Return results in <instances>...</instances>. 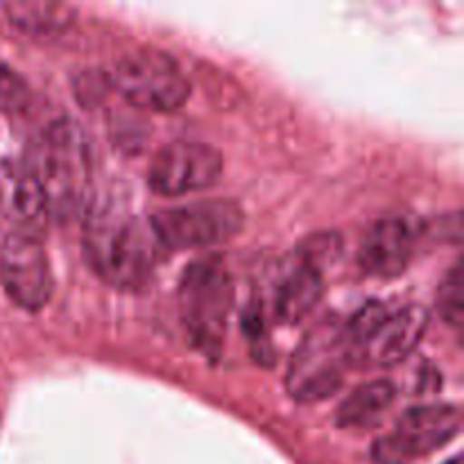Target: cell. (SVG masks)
I'll use <instances>...</instances> for the list:
<instances>
[{
	"mask_svg": "<svg viewBox=\"0 0 464 464\" xmlns=\"http://www.w3.org/2000/svg\"><path fill=\"white\" fill-rule=\"evenodd\" d=\"M0 284L7 297L27 313H39L53 297L48 254L34 231H12L0 247Z\"/></svg>",
	"mask_w": 464,
	"mask_h": 464,
	"instance_id": "52a82bcc",
	"label": "cell"
},
{
	"mask_svg": "<svg viewBox=\"0 0 464 464\" xmlns=\"http://www.w3.org/2000/svg\"><path fill=\"white\" fill-rule=\"evenodd\" d=\"M225 168V159L218 148L195 140H175L163 145L150 163L148 184L163 198L204 190L216 184Z\"/></svg>",
	"mask_w": 464,
	"mask_h": 464,
	"instance_id": "9c48e42d",
	"label": "cell"
},
{
	"mask_svg": "<svg viewBox=\"0 0 464 464\" xmlns=\"http://www.w3.org/2000/svg\"><path fill=\"white\" fill-rule=\"evenodd\" d=\"M438 311L456 331L462 329L464 320V272L458 261L444 276L438 290Z\"/></svg>",
	"mask_w": 464,
	"mask_h": 464,
	"instance_id": "2e32d148",
	"label": "cell"
},
{
	"mask_svg": "<svg viewBox=\"0 0 464 464\" xmlns=\"http://www.w3.org/2000/svg\"><path fill=\"white\" fill-rule=\"evenodd\" d=\"M109 80L131 107L150 111H177L190 98L186 72L170 54L157 48H140L118 59Z\"/></svg>",
	"mask_w": 464,
	"mask_h": 464,
	"instance_id": "277c9868",
	"label": "cell"
},
{
	"mask_svg": "<svg viewBox=\"0 0 464 464\" xmlns=\"http://www.w3.org/2000/svg\"><path fill=\"white\" fill-rule=\"evenodd\" d=\"M30 102V86L14 68L0 62V111L18 113Z\"/></svg>",
	"mask_w": 464,
	"mask_h": 464,
	"instance_id": "e0dca14e",
	"label": "cell"
},
{
	"mask_svg": "<svg viewBox=\"0 0 464 464\" xmlns=\"http://www.w3.org/2000/svg\"><path fill=\"white\" fill-rule=\"evenodd\" d=\"M0 208L21 225V231H32L48 218L44 188L27 163H0Z\"/></svg>",
	"mask_w": 464,
	"mask_h": 464,
	"instance_id": "4fadbf2b",
	"label": "cell"
},
{
	"mask_svg": "<svg viewBox=\"0 0 464 464\" xmlns=\"http://www.w3.org/2000/svg\"><path fill=\"white\" fill-rule=\"evenodd\" d=\"M349 362L343 331L320 326L297 349L290 365L288 388L297 401H324L343 385V367Z\"/></svg>",
	"mask_w": 464,
	"mask_h": 464,
	"instance_id": "ba28073f",
	"label": "cell"
},
{
	"mask_svg": "<svg viewBox=\"0 0 464 464\" xmlns=\"http://www.w3.org/2000/svg\"><path fill=\"white\" fill-rule=\"evenodd\" d=\"M447 464H462V458H460V456L453 458V460H451V462H447Z\"/></svg>",
	"mask_w": 464,
	"mask_h": 464,
	"instance_id": "ac0fdd59",
	"label": "cell"
},
{
	"mask_svg": "<svg viewBox=\"0 0 464 464\" xmlns=\"http://www.w3.org/2000/svg\"><path fill=\"white\" fill-rule=\"evenodd\" d=\"M460 433V411L456 406H417L403 412L397 429L376 440L372 458L376 464H411L438 451Z\"/></svg>",
	"mask_w": 464,
	"mask_h": 464,
	"instance_id": "8992f818",
	"label": "cell"
},
{
	"mask_svg": "<svg viewBox=\"0 0 464 464\" xmlns=\"http://www.w3.org/2000/svg\"><path fill=\"white\" fill-rule=\"evenodd\" d=\"M89 163V145L75 122L59 121L45 130L27 166L44 188L48 216L66 220L84 208L91 186Z\"/></svg>",
	"mask_w": 464,
	"mask_h": 464,
	"instance_id": "7a4b0ae2",
	"label": "cell"
},
{
	"mask_svg": "<svg viewBox=\"0 0 464 464\" xmlns=\"http://www.w3.org/2000/svg\"><path fill=\"white\" fill-rule=\"evenodd\" d=\"M234 306V279L225 258L202 256L190 263L179 281V313L195 349L218 358Z\"/></svg>",
	"mask_w": 464,
	"mask_h": 464,
	"instance_id": "3957f363",
	"label": "cell"
},
{
	"mask_svg": "<svg viewBox=\"0 0 464 464\" xmlns=\"http://www.w3.org/2000/svg\"><path fill=\"white\" fill-rule=\"evenodd\" d=\"M322 275L324 272L315 270L306 261L295 256V261L276 279L275 297H272L275 320L285 326H295L306 320L324 293Z\"/></svg>",
	"mask_w": 464,
	"mask_h": 464,
	"instance_id": "7c38bea8",
	"label": "cell"
},
{
	"mask_svg": "<svg viewBox=\"0 0 464 464\" xmlns=\"http://www.w3.org/2000/svg\"><path fill=\"white\" fill-rule=\"evenodd\" d=\"M430 315L424 306L412 304L388 313L376 322L372 334L353 353V361H365L376 367H392L406 361L429 331Z\"/></svg>",
	"mask_w": 464,
	"mask_h": 464,
	"instance_id": "30bf717a",
	"label": "cell"
},
{
	"mask_svg": "<svg viewBox=\"0 0 464 464\" xmlns=\"http://www.w3.org/2000/svg\"><path fill=\"white\" fill-rule=\"evenodd\" d=\"M157 245L166 249H202L234 238L245 227V211L231 199H202L163 208L150 218Z\"/></svg>",
	"mask_w": 464,
	"mask_h": 464,
	"instance_id": "5b68a950",
	"label": "cell"
},
{
	"mask_svg": "<svg viewBox=\"0 0 464 464\" xmlns=\"http://www.w3.org/2000/svg\"><path fill=\"white\" fill-rule=\"evenodd\" d=\"M5 16L25 34H59L75 21V7L68 3H36L14 0L5 3Z\"/></svg>",
	"mask_w": 464,
	"mask_h": 464,
	"instance_id": "9a60e30c",
	"label": "cell"
},
{
	"mask_svg": "<svg viewBox=\"0 0 464 464\" xmlns=\"http://www.w3.org/2000/svg\"><path fill=\"white\" fill-rule=\"evenodd\" d=\"M84 254L100 279L116 288H139L154 267L157 240L150 225L127 213L100 208L86 225Z\"/></svg>",
	"mask_w": 464,
	"mask_h": 464,
	"instance_id": "6da1fadb",
	"label": "cell"
},
{
	"mask_svg": "<svg viewBox=\"0 0 464 464\" xmlns=\"http://www.w3.org/2000/svg\"><path fill=\"white\" fill-rule=\"evenodd\" d=\"M412 234L411 225L401 218H383L370 227L361 245L358 261L361 267L379 279H394L406 272L412 258Z\"/></svg>",
	"mask_w": 464,
	"mask_h": 464,
	"instance_id": "8fae6325",
	"label": "cell"
},
{
	"mask_svg": "<svg viewBox=\"0 0 464 464\" xmlns=\"http://www.w3.org/2000/svg\"><path fill=\"white\" fill-rule=\"evenodd\" d=\"M394 397H397L394 383L385 379L370 381L344 399L335 412V424L343 429H370L383 420L394 403Z\"/></svg>",
	"mask_w": 464,
	"mask_h": 464,
	"instance_id": "5bb4252c",
	"label": "cell"
}]
</instances>
